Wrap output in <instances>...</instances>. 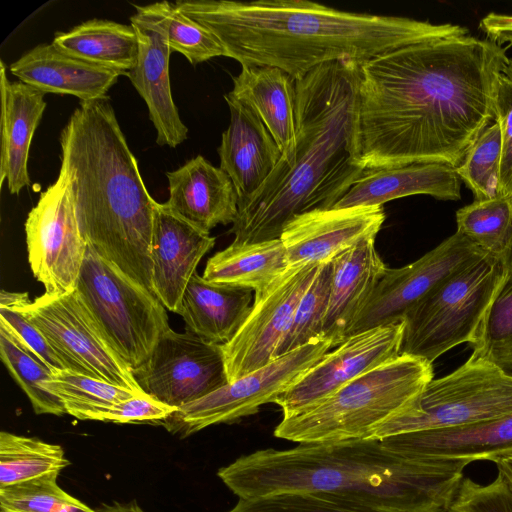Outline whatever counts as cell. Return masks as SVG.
<instances>
[{
  "label": "cell",
  "instance_id": "39",
  "mask_svg": "<svg viewBox=\"0 0 512 512\" xmlns=\"http://www.w3.org/2000/svg\"><path fill=\"white\" fill-rule=\"evenodd\" d=\"M501 131L498 123L489 125L455 168L460 180L473 192L475 200H486L498 195Z\"/></svg>",
  "mask_w": 512,
  "mask_h": 512
},
{
  "label": "cell",
  "instance_id": "9",
  "mask_svg": "<svg viewBox=\"0 0 512 512\" xmlns=\"http://www.w3.org/2000/svg\"><path fill=\"white\" fill-rule=\"evenodd\" d=\"M76 289L132 370L148 361L171 328L166 308L155 294L89 245Z\"/></svg>",
  "mask_w": 512,
  "mask_h": 512
},
{
  "label": "cell",
  "instance_id": "24",
  "mask_svg": "<svg viewBox=\"0 0 512 512\" xmlns=\"http://www.w3.org/2000/svg\"><path fill=\"white\" fill-rule=\"evenodd\" d=\"M418 194L457 201L461 198V180L454 167L440 163L365 170L333 208L382 206Z\"/></svg>",
  "mask_w": 512,
  "mask_h": 512
},
{
  "label": "cell",
  "instance_id": "19",
  "mask_svg": "<svg viewBox=\"0 0 512 512\" xmlns=\"http://www.w3.org/2000/svg\"><path fill=\"white\" fill-rule=\"evenodd\" d=\"M136 9L130 21L137 33L139 51L135 66L126 76L148 107L157 144L175 148L186 140L188 128L172 98L169 76L172 51L163 28L150 15Z\"/></svg>",
  "mask_w": 512,
  "mask_h": 512
},
{
  "label": "cell",
  "instance_id": "8",
  "mask_svg": "<svg viewBox=\"0 0 512 512\" xmlns=\"http://www.w3.org/2000/svg\"><path fill=\"white\" fill-rule=\"evenodd\" d=\"M512 414V374L470 357L447 375L432 379L401 413L378 427L370 439L456 428Z\"/></svg>",
  "mask_w": 512,
  "mask_h": 512
},
{
  "label": "cell",
  "instance_id": "12",
  "mask_svg": "<svg viewBox=\"0 0 512 512\" xmlns=\"http://www.w3.org/2000/svg\"><path fill=\"white\" fill-rule=\"evenodd\" d=\"M28 261L48 295L77 288L88 244L81 232L65 178L41 192L25 222Z\"/></svg>",
  "mask_w": 512,
  "mask_h": 512
},
{
  "label": "cell",
  "instance_id": "17",
  "mask_svg": "<svg viewBox=\"0 0 512 512\" xmlns=\"http://www.w3.org/2000/svg\"><path fill=\"white\" fill-rule=\"evenodd\" d=\"M384 220L379 205L315 211L293 219L280 240L289 266L324 264L363 239L376 237Z\"/></svg>",
  "mask_w": 512,
  "mask_h": 512
},
{
  "label": "cell",
  "instance_id": "28",
  "mask_svg": "<svg viewBox=\"0 0 512 512\" xmlns=\"http://www.w3.org/2000/svg\"><path fill=\"white\" fill-rule=\"evenodd\" d=\"M252 305L251 290L212 283L196 272L185 290L179 315L187 332L224 345L236 335Z\"/></svg>",
  "mask_w": 512,
  "mask_h": 512
},
{
  "label": "cell",
  "instance_id": "1",
  "mask_svg": "<svg viewBox=\"0 0 512 512\" xmlns=\"http://www.w3.org/2000/svg\"><path fill=\"white\" fill-rule=\"evenodd\" d=\"M508 60L502 45L462 27L360 65L362 167L459 166L495 120L498 84Z\"/></svg>",
  "mask_w": 512,
  "mask_h": 512
},
{
  "label": "cell",
  "instance_id": "16",
  "mask_svg": "<svg viewBox=\"0 0 512 512\" xmlns=\"http://www.w3.org/2000/svg\"><path fill=\"white\" fill-rule=\"evenodd\" d=\"M485 254L456 231L416 261L400 268L387 267L349 336L402 321L438 283Z\"/></svg>",
  "mask_w": 512,
  "mask_h": 512
},
{
  "label": "cell",
  "instance_id": "15",
  "mask_svg": "<svg viewBox=\"0 0 512 512\" xmlns=\"http://www.w3.org/2000/svg\"><path fill=\"white\" fill-rule=\"evenodd\" d=\"M403 333L402 320L350 335L275 399L283 418L314 407L357 377L398 357Z\"/></svg>",
  "mask_w": 512,
  "mask_h": 512
},
{
  "label": "cell",
  "instance_id": "37",
  "mask_svg": "<svg viewBox=\"0 0 512 512\" xmlns=\"http://www.w3.org/2000/svg\"><path fill=\"white\" fill-rule=\"evenodd\" d=\"M226 512H387L350 493H283L238 499Z\"/></svg>",
  "mask_w": 512,
  "mask_h": 512
},
{
  "label": "cell",
  "instance_id": "35",
  "mask_svg": "<svg viewBox=\"0 0 512 512\" xmlns=\"http://www.w3.org/2000/svg\"><path fill=\"white\" fill-rule=\"evenodd\" d=\"M332 273V261L320 266L298 303L289 330L276 351L275 359L324 337L323 328L330 298Z\"/></svg>",
  "mask_w": 512,
  "mask_h": 512
},
{
  "label": "cell",
  "instance_id": "3",
  "mask_svg": "<svg viewBox=\"0 0 512 512\" xmlns=\"http://www.w3.org/2000/svg\"><path fill=\"white\" fill-rule=\"evenodd\" d=\"M360 64L336 61L295 80L296 141L261 188L238 205L235 243L280 239L301 215L332 209L365 169L358 150Z\"/></svg>",
  "mask_w": 512,
  "mask_h": 512
},
{
  "label": "cell",
  "instance_id": "11",
  "mask_svg": "<svg viewBox=\"0 0 512 512\" xmlns=\"http://www.w3.org/2000/svg\"><path fill=\"white\" fill-rule=\"evenodd\" d=\"M331 348L333 342L320 338L274 359L219 389L185 404L160 423L168 432L188 437L209 426L231 423L255 414L298 382Z\"/></svg>",
  "mask_w": 512,
  "mask_h": 512
},
{
  "label": "cell",
  "instance_id": "5",
  "mask_svg": "<svg viewBox=\"0 0 512 512\" xmlns=\"http://www.w3.org/2000/svg\"><path fill=\"white\" fill-rule=\"evenodd\" d=\"M59 141V174L87 244L152 291L150 247L159 203L144 184L109 101H80Z\"/></svg>",
  "mask_w": 512,
  "mask_h": 512
},
{
  "label": "cell",
  "instance_id": "18",
  "mask_svg": "<svg viewBox=\"0 0 512 512\" xmlns=\"http://www.w3.org/2000/svg\"><path fill=\"white\" fill-rule=\"evenodd\" d=\"M216 239L159 203L150 247L151 289L166 309L180 313L187 285Z\"/></svg>",
  "mask_w": 512,
  "mask_h": 512
},
{
  "label": "cell",
  "instance_id": "48",
  "mask_svg": "<svg viewBox=\"0 0 512 512\" xmlns=\"http://www.w3.org/2000/svg\"><path fill=\"white\" fill-rule=\"evenodd\" d=\"M503 75L512 82V58H509L508 63L504 68Z\"/></svg>",
  "mask_w": 512,
  "mask_h": 512
},
{
  "label": "cell",
  "instance_id": "22",
  "mask_svg": "<svg viewBox=\"0 0 512 512\" xmlns=\"http://www.w3.org/2000/svg\"><path fill=\"white\" fill-rule=\"evenodd\" d=\"M169 198L165 205L194 226L210 232L219 224L233 223L238 197L230 177L203 156L167 172Z\"/></svg>",
  "mask_w": 512,
  "mask_h": 512
},
{
  "label": "cell",
  "instance_id": "36",
  "mask_svg": "<svg viewBox=\"0 0 512 512\" xmlns=\"http://www.w3.org/2000/svg\"><path fill=\"white\" fill-rule=\"evenodd\" d=\"M0 357L9 374L28 397L36 414H66L61 400L44 386L54 371L1 331Z\"/></svg>",
  "mask_w": 512,
  "mask_h": 512
},
{
  "label": "cell",
  "instance_id": "41",
  "mask_svg": "<svg viewBox=\"0 0 512 512\" xmlns=\"http://www.w3.org/2000/svg\"><path fill=\"white\" fill-rule=\"evenodd\" d=\"M0 331L52 371H69L64 359L13 303L0 301Z\"/></svg>",
  "mask_w": 512,
  "mask_h": 512
},
{
  "label": "cell",
  "instance_id": "29",
  "mask_svg": "<svg viewBox=\"0 0 512 512\" xmlns=\"http://www.w3.org/2000/svg\"><path fill=\"white\" fill-rule=\"evenodd\" d=\"M289 267L280 239L257 243L232 242L206 263L202 277L212 283L249 289L262 295Z\"/></svg>",
  "mask_w": 512,
  "mask_h": 512
},
{
  "label": "cell",
  "instance_id": "49",
  "mask_svg": "<svg viewBox=\"0 0 512 512\" xmlns=\"http://www.w3.org/2000/svg\"><path fill=\"white\" fill-rule=\"evenodd\" d=\"M507 263H508V267H509V272L511 273L512 272V249L510 251V254L507 258Z\"/></svg>",
  "mask_w": 512,
  "mask_h": 512
},
{
  "label": "cell",
  "instance_id": "2",
  "mask_svg": "<svg viewBox=\"0 0 512 512\" xmlns=\"http://www.w3.org/2000/svg\"><path fill=\"white\" fill-rule=\"evenodd\" d=\"M174 4L212 32L227 57L241 66L276 67L294 80L326 63L362 65L385 52L463 27L340 11L305 0H183Z\"/></svg>",
  "mask_w": 512,
  "mask_h": 512
},
{
  "label": "cell",
  "instance_id": "47",
  "mask_svg": "<svg viewBox=\"0 0 512 512\" xmlns=\"http://www.w3.org/2000/svg\"><path fill=\"white\" fill-rule=\"evenodd\" d=\"M99 512H145L135 501L129 503L113 502L97 508Z\"/></svg>",
  "mask_w": 512,
  "mask_h": 512
},
{
  "label": "cell",
  "instance_id": "42",
  "mask_svg": "<svg viewBox=\"0 0 512 512\" xmlns=\"http://www.w3.org/2000/svg\"><path fill=\"white\" fill-rule=\"evenodd\" d=\"M449 512H512V491L500 475L487 485L463 478Z\"/></svg>",
  "mask_w": 512,
  "mask_h": 512
},
{
  "label": "cell",
  "instance_id": "34",
  "mask_svg": "<svg viewBox=\"0 0 512 512\" xmlns=\"http://www.w3.org/2000/svg\"><path fill=\"white\" fill-rule=\"evenodd\" d=\"M136 8L150 15L163 28L171 51L181 53L192 65L214 57H227L217 37L179 11L174 3L162 1Z\"/></svg>",
  "mask_w": 512,
  "mask_h": 512
},
{
  "label": "cell",
  "instance_id": "25",
  "mask_svg": "<svg viewBox=\"0 0 512 512\" xmlns=\"http://www.w3.org/2000/svg\"><path fill=\"white\" fill-rule=\"evenodd\" d=\"M1 158L0 187L7 180L11 194L30 185L28 156L34 132L46 108L45 93L23 83L11 82L0 60Z\"/></svg>",
  "mask_w": 512,
  "mask_h": 512
},
{
  "label": "cell",
  "instance_id": "27",
  "mask_svg": "<svg viewBox=\"0 0 512 512\" xmlns=\"http://www.w3.org/2000/svg\"><path fill=\"white\" fill-rule=\"evenodd\" d=\"M226 95L257 114L282 157L292 152L296 141V88L289 74L276 67L242 66Z\"/></svg>",
  "mask_w": 512,
  "mask_h": 512
},
{
  "label": "cell",
  "instance_id": "21",
  "mask_svg": "<svg viewBox=\"0 0 512 512\" xmlns=\"http://www.w3.org/2000/svg\"><path fill=\"white\" fill-rule=\"evenodd\" d=\"M369 237L332 260L330 298L323 335L334 348L345 341L366 308L387 266Z\"/></svg>",
  "mask_w": 512,
  "mask_h": 512
},
{
  "label": "cell",
  "instance_id": "13",
  "mask_svg": "<svg viewBox=\"0 0 512 512\" xmlns=\"http://www.w3.org/2000/svg\"><path fill=\"white\" fill-rule=\"evenodd\" d=\"M133 374L145 394L175 408L228 383L221 345L171 328Z\"/></svg>",
  "mask_w": 512,
  "mask_h": 512
},
{
  "label": "cell",
  "instance_id": "38",
  "mask_svg": "<svg viewBox=\"0 0 512 512\" xmlns=\"http://www.w3.org/2000/svg\"><path fill=\"white\" fill-rule=\"evenodd\" d=\"M469 347L473 356L512 374V272H509Z\"/></svg>",
  "mask_w": 512,
  "mask_h": 512
},
{
  "label": "cell",
  "instance_id": "43",
  "mask_svg": "<svg viewBox=\"0 0 512 512\" xmlns=\"http://www.w3.org/2000/svg\"><path fill=\"white\" fill-rule=\"evenodd\" d=\"M177 408L164 404L143 394L111 406L99 413L95 421L116 424L151 423L160 424Z\"/></svg>",
  "mask_w": 512,
  "mask_h": 512
},
{
  "label": "cell",
  "instance_id": "6",
  "mask_svg": "<svg viewBox=\"0 0 512 512\" xmlns=\"http://www.w3.org/2000/svg\"><path fill=\"white\" fill-rule=\"evenodd\" d=\"M433 378V364L400 354L314 407L282 418L274 435L298 444L370 439L378 427L405 410Z\"/></svg>",
  "mask_w": 512,
  "mask_h": 512
},
{
  "label": "cell",
  "instance_id": "26",
  "mask_svg": "<svg viewBox=\"0 0 512 512\" xmlns=\"http://www.w3.org/2000/svg\"><path fill=\"white\" fill-rule=\"evenodd\" d=\"M10 72L44 93L72 95L80 101L106 98L119 73L40 44L10 65Z\"/></svg>",
  "mask_w": 512,
  "mask_h": 512
},
{
  "label": "cell",
  "instance_id": "46",
  "mask_svg": "<svg viewBox=\"0 0 512 512\" xmlns=\"http://www.w3.org/2000/svg\"><path fill=\"white\" fill-rule=\"evenodd\" d=\"M494 463L498 469V475L502 477L509 489L512 491V452L498 457Z\"/></svg>",
  "mask_w": 512,
  "mask_h": 512
},
{
  "label": "cell",
  "instance_id": "7",
  "mask_svg": "<svg viewBox=\"0 0 512 512\" xmlns=\"http://www.w3.org/2000/svg\"><path fill=\"white\" fill-rule=\"evenodd\" d=\"M508 275L506 259L485 254L446 277L405 314L400 354L433 364L473 343Z\"/></svg>",
  "mask_w": 512,
  "mask_h": 512
},
{
  "label": "cell",
  "instance_id": "40",
  "mask_svg": "<svg viewBox=\"0 0 512 512\" xmlns=\"http://www.w3.org/2000/svg\"><path fill=\"white\" fill-rule=\"evenodd\" d=\"M0 510L1 512H99L64 491L54 477L0 488Z\"/></svg>",
  "mask_w": 512,
  "mask_h": 512
},
{
  "label": "cell",
  "instance_id": "20",
  "mask_svg": "<svg viewBox=\"0 0 512 512\" xmlns=\"http://www.w3.org/2000/svg\"><path fill=\"white\" fill-rule=\"evenodd\" d=\"M230 123L218 147L220 168L235 187L238 205L252 197L278 164L282 152L257 114L224 96Z\"/></svg>",
  "mask_w": 512,
  "mask_h": 512
},
{
  "label": "cell",
  "instance_id": "44",
  "mask_svg": "<svg viewBox=\"0 0 512 512\" xmlns=\"http://www.w3.org/2000/svg\"><path fill=\"white\" fill-rule=\"evenodd\" d=\"M495 122L502 142L498 195L512 196V82L503 74L498 84Z\"/></svg>",
  "mask_w": 512,
  "mask_h": 512
},
{
  "label": "cell",
  "instance_id": "32",
  "mask_svg": "<svg viewBox=\"0 0 512 512\" xmlns=\"http://www.w3.org/2000/svg\"><path fill=\"white\" fill-rule=\"evenodd\" d=\"M457 232L484 253L507 260L512 249V196L474 200L456 212Z\"/></svg>",
  "mask_w": 512,
  "mask_h": 512
},
{
  "label": "cell",
  "instance_id": "4",
  "mask_svg": "<svg viewBox=\"0 0 512 512\" xmlns=\"http://www.w3.org/2000/svg\"><path fill=\"white\" fill-rule=\"evenodd\" d=\"M466 459L404 457L379 439L299 443L242 455L218 471L238 499L350 493L387 512H449Z\"/></svg>",
  "mask_w": 512,
  "mask_h": 512
},
{
  "label": "cell",
  "instance_id": "30",
  "mask_svg": "<svg viewBox=\"0 0 512 512\" xmlns=\"http://www.w3.org/2000/svg\"><path fill=\"white\" fill-rule=\"evenodd\" d=\"M52 44L60 51L94 65L126 75L136 64L139 43L134 27L92 19L66 32L55 33Z\"/></svg>",
  "mask_w": 512,
  "mask_h": 512
},
{
  "label": "cell",
  "instance_id": "14",
  "mask_svg": "<svg viewBox=\"0 0 512 512\" xmlns=\"http://www.w3.org/2000/svg\"><path fill=\"white\" fill-rule=\"evenodd\" d=\"M321 265L289 266L269 289L254 297L250 313L236 335L221 345L228 383L275 359L298 303Z\"/></svg>",
  "mask_w": 512,
  "mask_h": 512
},
{
  "label": "cell",
  "instance_id": "10",
  "mask_svg": "<svg viewBox=\"0 0 512 512\" xmlns=\"http://www.w3.org/2000/svg\"><path fill=\"white\" fill-rule=\"evenodd\" d=\"M64 359L69 371L143 392L132 368L120 357L77 289L62 295L1 291Z\"/></svg>",
  "mask_w": 512,
  "mask_h": 512
},
{
  "label": "cell",
  "instance_id": "23",
  "mask_svg": "<svg viewBox=\"0 0 512 512\" xmlns=\"http://www.w3.org/2000/svg\"><path fill=\"white\" fill-rule=\"evenodd\" d=\"M409 458L495 461L512 452V414L443 430L403 433L381 439Z\"/></svg>",
  "mask_w": 512,
  "mask_h": 512
},
{
  "label": "cell",
  "instance_id": "31",
  "mask_svg": "<svg viewBox=\"0 0 512 512\" xmlns=\"http://www.w3.org/2000/svg\"><path fill=\"white\" fill-rule=\"evenodd\" d=\"M69 465L60 445L11 432L0 433V488L58 478Z\"/></svg>",
  "mask_w": 512,
  "mask_h": 512
},
{
  "label": "cell",
  "instance_id": "45",
  "mask_svg": "<svg viewBox=\"0 0 512 512\" xmlns=\"http://www.w3.org/2000/svg\"><path fill=\"white\" fill-rule=\"evenodd\" d=\"M480 28L489 40L499 45L512 44V14L489 13L481 20Z\"/></svg>",
  "mask_w": 512,
  "mask_h": 512
},
{
  "label": "cell",
  "instance_id": "33",
  "mask_svg": "<svg viewBox=\"0 0 512 512\" xmlns=\"http://www.w3.org/2000/svg\"><path fill=\"white\" fill-rule=\"evenodd\" d=\"M44 386L79 420H94L103 410L144 392H136L68 370L54 372Z\"/></svg>",
  "mask_w": 512,
  "mask_h": 512
}]
</instances>
